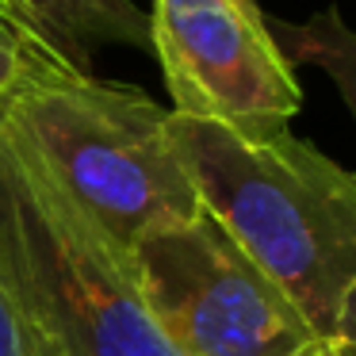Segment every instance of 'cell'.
<instances>
[{
    "label": "cell",
    "instance_id": "52a82bcc",
    "mask_svg": "<svg viewBox=\"0 0 356 356\" xmlns=\"http://www.w3.org/2000/svg\"><path fill=\"white\" fill-rule=\"evenodd\" d=\"M268 31L287 62L318 65L337 85L341 100L356 115V31L341 19L337 8H322L307 24L268 19Z\"/></svg>",
    "mask_w": 356,
    "mask_h": 356
},
{
    "label": "cell",
    "instance_id": "8fae6325",
    "mask_svg": "<svg viewBox=\"0 0 356 356\" xmlns=\"http://www.w3.org/2000/svg\"><path fill=\"white\" fill-rule=\"evenodd\" d=\"M295 356H337V353H333L330 341H314L310 348H302V353H295Z\"/></svg>",
    "mask_w": 356,
    "mask_h": 356
},
{
    "label": "cell",
    "instance_id": "ba28073f",
    "mask_svg": "<svg viewBox=\"0 0 356 356\" xmlns=\"http://www.w3.org/2000/svg\"><path fill=\"white\" fill-rule=\"evenodd\" d=\"M62 73H73L65 62H58L27 27H19L8 12H0V104L16 92L42 81H54ZM85 77V73H81Z\"/></svg>",
    "mask_w": 356,
    "mask_h": 356
},
{
    "label": "cell",
    "instance_id": "5b68a950",
    "mask_svg": "<svg viewBox=\"0 0 356 356\" xmlns=\"http://www.w3.org/2000/svg\"><path fill=\"white\" fill-rule=\"evenodd\" d=\"M149 50L177 115L272 134L302 104L291 62L253 0H154Z\"/></svg>",
    "mask_w": 356,
    "mask_h": 356
},
{
    "label": "cell",
    "instance_id": "277c9868",
    "mask_svg": "<svg viewBox=\"0 0 356 356\" xmlns=\"http://www.w3.org/2000/svg\"><path fill=\"white\" fill-rule=\"evenodd\" d=\"M127 268L180 356H295L325 341L207 211L149 230Z\"/></svg>",
    "mask_w": 356,
    "mask_h": 356
},
{
    "label": "cell",
    "instance_id": "7c38bea8",
    "mask_svg": "<svg viewBox=\"0 0 356 356\" xmlns=\"http://www.w3.org/2000/svg\"><path fill=\"white\" fill-rule=\"evenodd\" d=\"M0 12H4V8H0Z\"/></svg>",
    "mask_w": 356,
    "mask_h": 356
},
{
    "label": "cell",
    "instance_id": "30bf717a",
    "mask_svg": "<svg viewBox=\"0 0 356 356\" xmlns=\"http://www.w3.org/2000/svg\"><path fill=\"white\" fill-rule=\"evenodd\" d=\"M333 353L337 356H356V287L348 291L345 307H341V318H337V333L330 337Z\"/></svg>",
    "mask_w": 356,
    "mask_h": 356
},
{
    "label": "cell",
    "instance_id": "9c48e42d",
    "mask_svg": "<svg viewBox=\"0 0 356 356\" xmlns=\"http://www.w3.org/2000/svg\"><path fill=\"white\" fill-rule=\"evenodd\" d=\"M0 356H65L0 261Z\"/></svg>",
    "mask_w": 356,
    "mask_h": 356
},
{
    "label": "cell",
    "instance_id": "7a4b0ae2",
    "mask_svg": "<svg viewBox=\"0 0 356 356\" xmlns=\"http://www.w3.org/2000/svg\"><path fill=\"white\" fill-rule=\"evenodd\" d=\"M0 138L123 261L149 230L203 211L169 111L142 88L62 73L0 104Z\"/></svg>",
    "mask_w": 356,
    "mask_h": 356
},
{
    "label": "cell",
    "instance_id": "8992f818",
    "mask_svg": "<svg viewBox=\"0 0 356 356\" xmlns=\"http://www.w3.org/2000/svg\"><path fill=\"white\" fill-rule=\"evenodd\" d=\"M0 8L85 77H92L100 47L149 50V16L134 0H0Z\"/></svg>",
    "mask_w": 356,
    "mask_h": 356
},
{
    "label": "cell",
    "instance_id": "3957f363",
    "mask_svg": "<svg viewBox=\"0 0 356 356\" xmlns=\"http://www.w3.org/2000/svg\"><path fill=\"white\" fill-rule=\"evenodd\" d=\"M0 261L65 356H180L127 261L0 138Z\"/></svg>",
    "mask_w": 356,
    "mask_h": 356
},
{
    "label": "cell",
    "instance_id": "6da1fadb",
    "mask_svg": "<svg viewBox=\"0 0 356 356\" xmlns=\"http://www.w3.org/2000/svg\"><path fill=\"white\" fill-rule=\"evenodd\" d=\"M169 134L200 207L330 341L356 287V172L287 127L241 134L169 111Z\"/></svg>",
    "mask_w": 356,
    "mask_h": 356
}]
</instances>
